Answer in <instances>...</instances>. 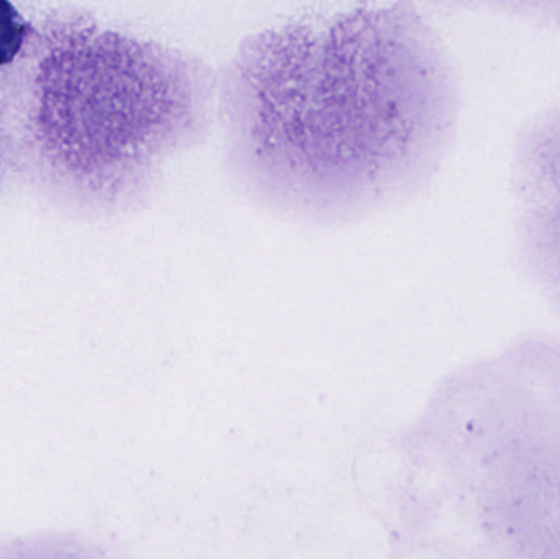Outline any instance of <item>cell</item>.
Wrapping results in <instances>:
<instances>
[{"instance_id":"6da1fadb","label":"cell","mask_w":560,"mask_h":559,"mask_svg":"<svg viewBox=\"0 0 560 559\" xmlns=\"http://www.w3.org/2000/svg\"><path fill=\"white\" fill-rule=\"evenodd\" d=\"M233 183L306 222L359 219L413 193L446 120L430 32L404 3L302 16L246 36L215 71Z\"/></svg>"},{"instance_id":"7a4b0ae2","label":"cell","mask_w":560,"mask_h":559,"mask_svg":"<svg viewBox=\"0 0 560 559\" xmlns=\"http://www.w3.org/2000/svg\"><path fill=\"white\" fill-rule=\"evenodd\" d=\"M0 559H112L104 547L72 532L0 537Z\"/></svg>"},{"instance_id":"3957f363","label":"cell","mask_w":560,"mask_h":559,"mask_svg":"<svg viewBox=\"0 0 560 559\" xmlns=\"http://www.w3.org/2000/svg\"><path fill=\"white\" fill-rule=\"evenodd\" d=\"M26 22L15 5L0 0V66L19 55L25 39Z\"/></svg>"}]
</instances>
